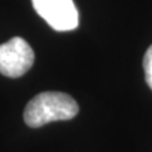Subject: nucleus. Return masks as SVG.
Instances as JSON below:
<instances>
[{"label":"nucleus","mask_w":152,"mask_h":152,"mask_svg":"<svg viewBox=\"0 0 152 152\" xmlns=\"http://www.w3.org/2000/svg\"><path fill=\"white\" fill-rule=\"evenodd\" d=\"M77 113V103L70 95L60 91H43L27 104L24 122L32 128H38L51 122L72 119Z\"/></svg>","instance_id":"1"},{"label":"nucleus","mask_w":152,"mask_h":152,"mask_svg":"<svg viewBox=\"0 0 152 152\" xmlns=\"http://www.w3.org/2000/svg\"><path fill=\"white\" fill-rule=\"evenodd\" d=\"M34 62L32 47L20 37H14L0 45V74L8 77L24 75Z\"/></svg>","instance_id":"2"},{"label":"nucleus","mask_w":152,"mask_h":152,"mask_svg":"<svg viewBox=\"0 0 152 152\" xmlns=\"http://www.w3.org/2000/svg\"><path fill=\"white\" fill-rule=\"evenodd\" d=\"M32 5L55 31H72L79 24V13L72 0H32Z\"/></svg>","instance_id":"3"},{"label":"nucleus","mask_w":152,"mask_h":152,"mask_svg":"<svg viewBox=\"0 0 152 152\" xmlns=\"http://www.w3.org/2000/svg\"><path fill=\"white\" fill-rule=\"evenodd\" d=\"M143 70H145V77L146 83L152 90V45L146 51L143 57Z\"/></svg>","instance_id":"4"}]
</instances>
